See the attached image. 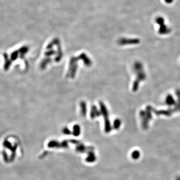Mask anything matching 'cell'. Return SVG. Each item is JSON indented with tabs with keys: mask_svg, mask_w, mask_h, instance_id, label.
I'll list each match as a JSON object with an SVG mask.
<instances>
[{
	"mask_svg": "<svg viewBox=\"0 0 180 180\" xmlns=\"http://www.w3.org/2000/svg\"><path fill=\"white\" fill-rule=\"evenodd\" d=\"M82 113L84 114V115H85V114H86V104L85 103H82Z\"/></svg>",
	"mask_w": 180,
	"mask_h": 180,
	"instance_id": "obj_1",
	"label": "cell"
}]
</instances>
